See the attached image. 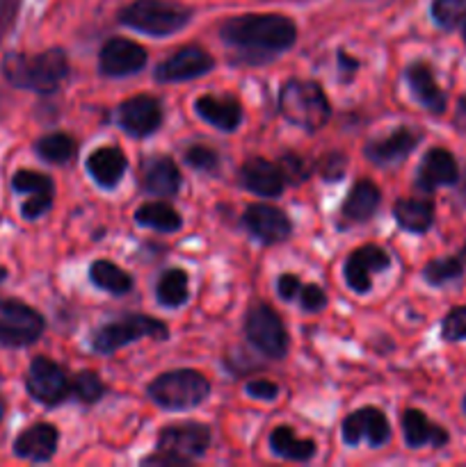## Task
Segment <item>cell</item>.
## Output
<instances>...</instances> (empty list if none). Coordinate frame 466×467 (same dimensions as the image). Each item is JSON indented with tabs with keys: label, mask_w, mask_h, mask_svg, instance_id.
Listing matches in <instances>:
<instances>
[{
	"label": "cell",
	"mask_w": 466,
	"mask_h": 467,
	"mask_svg": "<svg viewBox=\"0 0 466 467\" xmlns=\"http://www.w3.org/2000/svg\"><path fill=\"white\" fill-rule=\"evenodd\" d=\"M416 144H418V137L411 130H407V128H400V130L391 132V135L382 137V140L370 141L365 146V155L377 164H391L407 158L416 149Z\"/></svg>",
	"instance_id": "24"
},
{
	"label": "cell",
	"mask_w": 466,
	"mask_h": 467,
	"mask_svg": "<svg viewBox=\"0 0 466 467\" xmlns=\"http://www.w3.org/2000/svg\"><path fill=\"white\" fill-rule=\"evenodd\" d=\"M7 276V274H5V269H0V278H5Z\"/></svg>",
	"instance_id": "46"
},
{
	"label": "cell",
	"mask_w": 466,
	"mask_h": 467,
	"mask_svg": "<svg viewBox=\"0 0 466 467\" xmlns=\"http://www.w3.org/2000/svg\"><path fill=\"white\" fill-rule=\"evenodd\" d=\"M210 445L208 427L196 422L172 424L158 438V456H151L144 463H190L206 454Z\"/></svg>",
	"instance_id": "6"
},
{
	"label": "cell",
	"mask_w": 466,
	"mask_h": 467,
	"mask_svg": "<svg viewBox=\"0 0 466 467\" xmlns=\"http://www.w3.org/2000/svg\"><path fill=\"white\" fill-rule=\"evenodd\" d=\"M245 333L247 340L265 354L268 358H283L288 351V336L286 328H283L281 317L274 313L270 306L256 304L251 306L249 313L245 319Z\"/></svg>",
	"instance_id": "8"
},
{
	"label": "cell",
	"mask_w": 466,
	"mask_h": 467,
	"mask_svg": "<svg viewBox=\"0 0 466 467\" xmlns=\"http://www.w3.org/2000/svg\"><path fill=\"white\" fill-rule=\"evenodd\" d=\"M245 226L263 244H277L291 235V219L272 205H249L245 213Z\"/></svg>",
	"instance_id": "16"
},
{
	"label": "cell",
	"mask_w": 466,
	"mask_h": 467,
	"mask_svg": "<svg viewBox=\"0 0 466 467\" xmlns=\"http://www.w3.org/2000/svg\"><path fill=\"white\" fill-rule=\"evenodd\" d=\"M135 222L163 233H174L183 226L181 214L167 203H144L135 213Z\"/></svg>",
	"instance_id": "31"
},
{
	"label": "cell",
	"mask_w": 466,
	"mask_h": 467,
	"mask_svg": "<svg viewBox=\"0 0 466 467\" xmlns=\"http://www.w3.org/2000/svg\"><path fill=\"white\" fill-rule=\"evenodd\" d=\"M187 299V274L181 269H169L158 283V301L167 308L185 304Z\"/></svg>",
	"instance_id": "33"
},
{
	"label": "cell",
	"mask_w": 466,
	"mask_h": 467,
	"mask_svg": "<svg viewBox=\"0 0 466 467\" xmlns=\"http://www.w3.org/2000/svg\"><path fill=\"white\" fill-rule=\"evenodd\" d=\"M27 392L39 404L55 406L67 400L69 379L58 363L39 356V358L32 360L30 372H27Z\"/></svg>",
	"instance_id": "10"
},
{
	"label": "cell",
	"mask_w": 466,
	"mask_h": 467,
	"mask_svg": "<svg viewBox=\"0 0 466 467\" xmlns=\"http://www.w3.org/2000/svg\"><path fill=\"white\" fill-rule=\"evenodd\" d=\"M12 187L21 194H30V199L23 203L21 214L26 219H37L53 205V181L39 171H18L14 176Z\"/></svg>",
	"instance_id": "17"
},
{
	"label": "cell",
	"mask_w": 466,
	"mask_h": 467,
	"mask_svg": "<svg viewBox=\"0 0 466 467\" xmlns=\"http://www.w3.org/2000/svg\"><path fill=\"white\" fill-rule=\"evenodd\" d=\"M196 114L210 126L219 128V130H236L242 121V108L238 100L222 99V96H201L195 105Z\"/></svg>",
	"instance_id": "22"
},
{
	"label": "cell",
	"mask_w": 466,
	"mask_h": 467,
	"mask_svg": "<svg viewBox=\"0 0 466 467\" xmlns=\"http://www.w3.org/2000/svg\"><path fill=\"white\" fill-rule=\"evenodd\" d=\"M71 388L73 392H76L78 400L85 401V404H94V401H99L101 397L105 395V386L103 381L96 377V372H80L73 379Z\"/></svg>",
	"instance_id": "36"
},
{
	"label": "cell",
	"mask_w": 466,
	"mask_h": 467,
	"mask_svg": "<svg viewBox=\"0 0 466 467\" xmlns=\"http://www.w3.org/2000/svg\"><path fill=\"white\" fill-rule=\"evenodd\" d=\"M407 82L411 87V94L416 96L420 105L425 109L434 114H441L446 109V94L439 89L437 80H434L432 71H429L428 64H411L407 68Z\"/></svg>",
	"instance_id": "23"
},
{
	"label": "cell",
	"mask_w": 466,
	"mask_h": 467,
	"mask_svg": "<svg viewBox=\"0 0 466 467\" xmlns=\"http://www.w3.org/2000/svg\"><path fill=\"white\" fill-rule=\"evenodd\" d=\"M140 337H155L164 340L167 337V327L160 319L146 317V315H126L112 324H105L91 336V347L99 354H114L123 345L140 340Z\"/></svg>",
	"instance_id": "7"
},
{
	"label": "cell",
	"mask_w": 466,
	"mask_h": 467,
	"mask_svg": "<svg viewBox=\"0 0 466 467\" xmlns=\"http://www.w3.org/2000/svg\"><path fill=\"white\" fill-rule=\"evenodd\" d=\"M119 18L123 26L132 27V30L164 36L187 26L192 18V9L181 3H172V0H135L126 9H122Z\"/></svg>",
	"instance_id": "3"
},
{
	"label": "cell",
	"mask_w": 466,
	"mask_h": 467,
	"mask_svg": "<svg viewBox=\"0 0 466 467\" xmlns=\"http://www.w3.org/2000/svg\"><path fill=\"white\" fill-rule=\"evenodd\" d=\"M461 272H464V263H461V258H441V260H432V263L425 267L423 276L425 281L432 283V285H443V283L460 278Z\"/></svg>",
	"instance_id": "34"
},
{
	"label": "cell",
	"mask_w": 466,
	"mask_h": 467,
	"mask_svg": "<svg viewBox=\"0 0 466 467\" xmlns=\"http://www.w3.org/2000/svg\"><path fill=\"white\" fill-rule=\"evenodd\" d=\"M441 336L443 340L448 342L466 340V306L450 310V313L446 315L441 327Z\"/></svg>",
	"instance_id": "37"
},
{
	"label": "cell",
	"mask_w": 466,
	"mask_h": 467,
	"mask_svg": "<svg viewBox=\"0 0 466 467\" xmlns=\"http://www.w3.org/2000/svg\"><path fill=\"white\" fill-rule=\"evenodd\" d=\"M146 64V50L140 44L123 36H112L105 41L101 48V71L105 76H131V73L142 71Z\"/></svg>",
	"instance_id": "12"
},
{
	"label": "cell",
	"mask_w": 466,
	"mask_h": 467,
	"mask_svg": "<svg viewBox=\"0 0 466 467\" xmlns=\"http://www.w3.org/2000/svg\"><path fill=\"white\" fill-rule=\"evenodd\" d=\"M464 409H466V400H464Z\"/></svg>",
	"instance_id": "48"
},
{
	"label": "cell",
	"mask_w": 466,
	"mask_h": 467,
	"mask_svg": "<svg viewBox=\"0 0 466 467\" xmlns=\"http://www.w3.org/2000/svg\"><path fill=\"white\" fill-rule=\"evenodd\" d=\"M126 167V155L119 149H114V146H105V149L94 150V153L87 158V171L91 173V178H94L101 187L117 185V182L122 181Z\"/></svg>",
	"instance_id": "25"
},
{
	"label": "cell",
	"mask_w": 466,
	"mask_h": 467,
	"mask_svg": "<svg viewBox=\"0 0 466 467\" xmlns=\"http://www.w3.org/2000/svg\"><path fill=\"white\" fill-rule=\"evenodd\" d=\"M3 415H5V404H3V400H0V420H3Z\"/></svg>",
	"instance_id": "45"
},
{
	"label": "cell",
	"mask_w": 466,
	"mask_h": 467,
	"mask_svg": "<svg viewBox=\"0 0 466 467\" xmlns=\"http://www.w3.org/2000/svg\"><path fill=\"white\" fill-rule=\"evenodd\" d=\"M341 431L343 441L347 445H359L365 438L370 442V447H382L391 438V424H388L387 415L382 410L368 406V409L355 410L352 415H347Z\"/></svg>",
	"instance_id": "11"
},
{
	"label": "cell",
	"mask_w": 466,
	"mask_h": 467,
	"mask_svg": "<svg viewBox=\"0 0 466 467\" xmlns=\"http://www.w3.org/2000/svg\"><path fill=\"white\" fill-rule=\"evenodd\" d=\"M185 160L190 167L199 169V171H213L219 162L217 153L213 149H208V146H192L185 153Z\"/></svg>",
	"instance_id": "38"
},
{
	"label": "cell",
	"mask_w": 466,
	"mask_h": 467,
	"mask_svg": "<svg viewBox=\"0 0 466 467\" xmlns=\"http://www.w3.org/2000/svg\"><path fill=\"white\" fill-rule=\"evenodd\" d=\"M270 447H272V451L277 456L288 461H297V463H306L315 454V442L297 438L291 427L274 429L272 436H270Z\"/></svg>",
	"instance_id": "29"
},
{
	"label": "cell",
	"mask_w": 466,
	"mask_h": 467,
	"mask_svg": "<svg viewBox=\"0 0 466 467\" xmlns=\"http://www.w3.org/2000/svg\"><path fill=\"white\" fill-rule=\"evenodd\" d=\"M464 39H466V21H464Z\"/></svg>",
	"instance_id": "47"
},
{
	"label": "cell",
	"mask_w": 466,
	"mask_h": 467,
	"mask_svg": "<svg viewBox=\"0 0 466 467\" xmlns=\"http://www.w3.org/2000/svg\"><path fill=\"white\" fill-rule=\"evenodd\" d=\"M55 450H58V429L53 424H35V427L26 429L14 442L16 456L35 461V463L53 459Z\"/></svg>",
	"instance_id": "18"
},
{
	"label": "cell",
	"mask_w": 466,
	"mask_h": 467,
	"mask_svg": "<svg viewBox=\"0 0 466 467\" xmlns=\"http://www.w3.org/2000/svg\"><path fill=\"white\" fill-rule=\"evenodd\" d=\"M242 185L259 196H279L283 192V171L274 162L251 158L242 164Z\"/></svg>",
	"instance_id": "19"
},
{
	"label": "cell",
	"mask_w": 466,
	"mask_h": 467,
	"mask_svg": "<svg viewBox=\"0 0 466 467\" xmlns=\"http://www.w3.org/2000/svg\"><path fill=\"white\" fill-rule=\"evenodd\" d=\"M302 308L309 310V313H318L327 306V296L320 290L318 285H302Z\"/></svg>",
	"instance_id": "39"
},
{
	"label": "cell",
	"mask_w": 466,
	"mask_h": 467,
	"mask_svg": "<svg viewBox=\"0 0 466 467\" xmlns=\"http://www.w3.org/2000/svg\"><path fill=\"white\" fill-rule=\"evenodd\" d=\"M396 222L409 233H425L434 222V205L423 199H400L393 208Z\"/></svg>",
	"instance_id": "28"
},
{
	"label": "cell",
	"mask_w": 466,
	"mask_h": 467,
	"mask_svg": "<svg viewBox=\"0 0 466 467\" xmlns=\"http://www.w3.org/2000/svg\"><path fill=\"white\" fill-rule=\"evenodd\" d=\"M3 73L14 87L50 94L59 87V82L69 76V59L59 48H50L46 53L26 57L21 53H9L3 59Z\"/></svg>",
	"instance_id": "2"
},
{
	"label": "cell",
	"mask_w": 466,
	"mask_h": 467,
	"mask_svg": "<svg viewBox=\"0 0 466 467\" xmlns=\"http://www.w3.org/2000/svg\"><path fill=\"white\" fill-rule=\"evenodd\" d=\"M402 431H405V441L411 450H418V447L423 445L443 447L448 442L446 429L432 424L416 409L407 410V413L402 415Z\"/></svg>",
	"instance_id": "26"
},
{
	"label": "cell",
	"mask_w": 466,
	"mask_h": 467,
	"mask_svg": "<svg viewBox=\"0 0 466 467\" xmlns=\"http://www.w3.org/2000/svg\"><path fill=\"white\" fill-rule=\"evenodd\" d=\"M222 39L231 48L247 53L251 62L283 53L297 39L295 23L281 14H245V16L228 18L222 26Z\"/></svg>",
	"instance_id": "1"
},
{
	"label": "cell",
	"mask_w": 466,
	"mask_h": 467,
	"mask_svg": "<svg viewBox=\"0 0 466 467\" xmlns=\"http://www.w3.org/2000/svg\"><path fill=\"white\" fill-rule=\"evenodd\" d=\"M343 171H345V158L343 155H329V158H324L323 162V173L324 178H329V181H336V178L343 176Z\"/></svg>",
	"instance_id": "43"
},
{
	"label": "cell",
	"mask_w": 466,
	"mask_h": 467,
	"mask_svg": "<svg viewBox=\"0 0 466 467\" xmlns=\"http://www.w3.org/2000/svg\"><path fill=\"white\" fill-rule=\"evenodd\" d=\"M247 392L256 400H277L279 388L272 381H251L247 383Z\"/></svg>",
	"instance_id": "42"
},
{
	"label": "cell",
	"mask_w": 466,
	"mask_h": 467,
	"mask_svg": "<svg viewBox=\"0 0 466 467\" xmlns=\"http://www.w3.org/2000/svg\"><path fill=\"white\" fill-rule=\"evenodd\" d=\"M44 317L21 301H0V342L7 347H26L39 340Z\"/></svg>",
	"instance_id": "9"
},
{
	"label": "cell",
	"mask_w": 466,
	"mask_h": 467,
	"mask_svg": "<svg viewBox=\"0 0 466 467\" xmlns=\"http://www.w3.org/2000/svg\"><path fill=\"white\" fill-rule=\"evenodd\" d=\"M142 185L149 194L174 196L181 190V171L172 158H151L142 164Z\"/></svg>",
	"instance_id": "21"
},
{
	"label": "cell",
	"mask_w": 466,
	"mask_h": 467,
	"mask_svg": "<svg viewBox=\"0 0 466 467\" xmlns=\"http://www.w3.org/2000/svg\"><path fill=\"white\" fill-rule=\"evenodd\" d=\"M432 16L441 27H455L466 21V0H434Z\"/></svg>",
	"instance_id": "35"
},
{
	"label": "cell",
	"mask_w": 466,
	"mask_h": 467,
	"mask_svg": "<svg viewBox=\"0 0 466 467\" xmlns=\"http://www.w3.org/2000/svg\"><path fill=\"white\" fill-rule=\"evenodd\" d=\"M76 150V140L64 135V132H53V135H46L37 141V153H39V158L53 164L69 162V160H73Z\"/></svg>",
	"instance_id": "32"
},
{
	"label": "cell",
	"mask_w": 466,
	"mask_h": 467,
	"mask_svg": "<svg viewBox=\"0 0 466 467\" xmlns=\"http://www.w3.org/2000/svg\"><path fill=\"white\" fill-rule=\"evenodd\" d=\"M379 201H382V194H379V190L373 182H356L350 190V194H347L345 203H343V217L350 219V222H364V219H370L375 214V210H377Z\"/></svg>",
	"instance_id": "27"
},
{
	"label": "cell",
	"mask_w": 466,
	"mask_h": 467,
	"mask_svg": "<svg viewBox=\"0 0 466 467\" xmlns=\"http://www.w3.org/2000/svg\"><path fill=\"white\" fill-rule=\"evenodd\" d=\"M208 392L210 383L206 381L204 374L195 372V369L167 372L149 386L151 400L163 406V409L172 410L195 409L196 404H201L208 397Z\"/></svg>",
	"instance_id": "5"
},
{
	"label": "cell",
	"mask_w": 466,
	"mask_h": 467,
	"mask_svg": "<svg viewBox=\"0 0 466 467\" xmlns=\"http://www.w3.org/2000/svg\"><path fill=\"white\" fill-rule=\"evenodd\" d=\"M457 126L466 132V96L460 99V105H457Z\"/></svg>",
	"instance_id": "44"
},
{
	"label": "cell",
	"mask_w": 466,
	"mask_h": 467,
	"mask_svg": "<svg viewBox=\"0 0 466 467\" xmlns=\"http://www.w3.org/2000/svg\"><path fill=\"white\" fill-rule=\"evenodd\" d=\"M90 276L94 281V285H99L105 292H112V295H126L132 287L131 274L119 269L110 260H96L90 269Z\"/></svg>",
	"instance_id": "30"
},
{
	"label": "cell",
	"mask_w": 466,
	"mask_h": 467,
	"mask_svg": "<svg viewBox=\"0 0 466 467\" xmlns=\"http://www.w3.org/2000/svg\"><path fill=\"white\" fill-rule=\"evenodd\" d=\"M388 263H391V258L382 246L365 244L356 249L345 263V281L350 290L359 292V295L368 292L373 285V274L384 272Z\"/></svg>",
	"instance_id": "13"
},
{
	"label": "cell",
	"mask_w": 466,
	"mask_h": 467,
	"mask_svg": "<svg viewBox=\"0 0 466 467\" xmlns=\"http://www.w3.org/2000/svg\"><path fill=\"white\" fill-rule=\"evenodd\" d=\"M18 7H21V0H0V36L12 30L18 16Z\"/></svg>",
	"instance_id": "40"
},
{
	"label": "cell",
	"mask_w": 466,
	"mask_h": 467,
	"mask_svg": "<svg viewBox=\"0 0 466 467\" xmlns=\"http://www.w3.org/2000/svg\"><path fill=\"white\" fill-rule=\"evenodd\" d=\"M460 176L455 158L446 149H432L423 158L418 169V187L425 192H432L439 185H452Z\"/></svg>",
	"instance_id": "20"
},
{
	"label": "cell",
	"mask_w": 466,
	"mask_h": 467,
	"mask_svg": "<svg viewBox=\"0 0 466 467\" xmlns=\"http://www.w3.org/2000/svg\"><path fill=\"white\" fill-rule=\"evenodd\" d=\"M279 108L281 114L295 126L304 130H318L329 119V100L324 91L315 82L291 80L283 85L279 96Z\"/></svg>",
	"instance_id": "4"
},
{
	"label": "cell",
	"mask_w": 466,
	"mask_h": 467,
	"mask_svg": "<svg viewBox=\"0 0 466 467\" xmlns=\"http://www.w3.org/2000/svg\"><path fill=\"white\" fill-rule=\"evenodd\" d=\"M213 67V57L204 48H199V46H185V48H181L178 53H174L172 57L160 64L158 71H155V78L160 82L192 80V78H199L204 73H208Z\"/></svg>",
	"instance_id": "14"
},
{
	"label": "cell",
	"mask_w": 466,
	"mask_h": 467,
	"mask_svg": "<svg viewBox=\"0 0 466 467\" xmlns=\"http://www.w3.org/2000/svg\"><path fill=\"white\" fill-rule=\"evenodd\" d=\"M119 123L132 137H146L163 123V108L154 96H132L119 108Z\"/></svg>",
	"instance_id": "15"
},
{
	"label": "cell",
	"mask_w": 466,
	"mask_h": 467,
	"mask_svg": "<svg viewBox=\"0 0 466 467\" xmlns=\"http://www.w3.org/2000/svg\"><path fill=\"white\" fill-rule=\"evenodd\" d=\"M277 290H279V296H281V299H286V301L295 299L297 292L302 290L300 278H297L295 274H283L277 283Z\"/></svg>",
	"instance_id": "41"
}]
</instances>
